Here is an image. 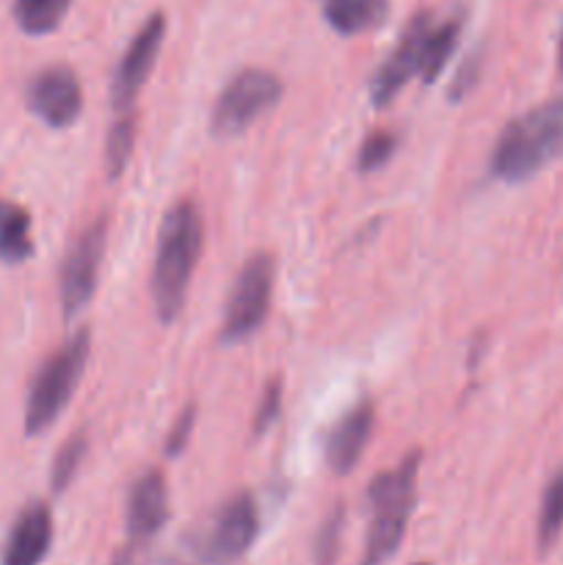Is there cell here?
I'll return each instance as SVG.
<instances>
[{
  "mask_svg": "<svg viewBox=\"0 0 563 565\" xmlns=\"http://www.w3.org/2000/svg\"><path fill=\"white\" fill-rule=\"evenodd\" d=\"M202 241L204 224L196 204L191 199H180L177 204H171L160 224L152 279H149L160 323H171L180 318L199 254H202Z\"/></svg>",
  "mask_w": 563,
  "mask_h": 565,
  "instance_id": "cell-1",
  "label": "cell"
},
{
  "mask_svg": "<svg viewBox=\"0 0 563 565\" xmlns=\"http://www.w3.org/2000/svg\"><path fill=\"white\" fill-rule=\"evenodd\" d=\"M563 158V97L535 105L502 127L491 149V174L508 185L533 180L539 171Z\"/></svg>",
  "mask_w": 563,
  "mask_h": 565,
  "instance_id": "cell-2",
  "label": "cell"
},
{
  "mask_svg": "<svg viewBox=\"0 0 563 565\" xmlns=\"http://www.w3.org/2000/svg\"><path fill=\"white\" fill-rule=\"evenodd\" d=\"M419 452H408L395 469L375 475L368 486V502L373 508V522L368 530L362 565H381L401 546L408 516L417 505Z\"/></svg>",
  "mask_w": 563,
  "mask_h": 565,
  "instance_id": "cell-3",
  "label": "cell"
},
{
  "mask_svg": "<svg viewBox=\"0 0 563 565\" xmlns=\"http://www.w3.org/2000/svg\"><path fill=\"white\" fill-rule=\"evenodd\" d=\"M92 331L81 329L39 364L25 401V434L39 436L61 417L86 373Z\"/></svg>",
  "mask_w": 563,
  "mask_h": 565,
  "instance_id": "cell-4",
  "label": "cell"
},
{
  "mask_svg": "<svg viewBox=\"0 0 563 565\" xmlns=\"http://www.w3.org/2000/svg\"><path fill=\"white\" fill-rule=\"evenodd\" d=\"M259 533L257 502L248 491L230 497L215 508L204 527L193 535L191 546L196 557L208 565H232L241 561Z\"/></svg>",
  "mask_w": 563,
  "mask_h": 565,
  "instance_id": "cell-5",
  "label": "cell"
},
{
  "mask_svg": "<svg viewBox=\"0 0 563 565\" xmlns=\"http://www.w3.org/2000/svg\"><path fill=\"white\" fill-rule=\"evenodd\" d=\"M282 94H285V86L274 72L257 70V66L241 70L237 75H232V81L215 99L210 130L219 138L241 136L279 103Z\"/></svg>",
  "mask_w": 563,
  "mask_h": 565,
  "instance_id": "cell-6",
  "label": "cell"
},
{
  "mask_svg": "<svg viewBox=\"0 0 563 565\" xmlns=\"http://www.w3.org/2000/svg\"><path fill=\"white\" fill-rule=\"evenodd\" d=\"M276 263L270 254L259 252L243 263L237 270L235 285L224 309V326H221V342H243L263 329L274 296Z\"/></svg>",
  "mask_w": 563,
  "mask_h": 565,
  "instance_id": "cell-7",
  "label": "cell"
},
{
  "mask_svg": "<svg viewBox=\"0 0 563 565\" xmlns=\"http://www.w3.org/2000/svg\"><path fill=\"white\" fill-rule=\"evenodd\" d=\"M105 246H108V221L97 218L77 235V241L66 252L59 274L61 309L66 320L77 318L94 298Z\"/></svg>",
  "mask_w": 563,
  "mask_h": 565,
  "instance_id": "cell-8",
  "label": "cell"
},
{
  "mask_svg": "<svg viewBox=\"0 0 563 565\" xmlns=\"http://www.w3.org/2000/svg\"><path fill=\"white\" fill-rule=\"evenodd\" d=\"M28 110L53 130L72 127L83 114V86L72 66L53 64L39 70L25 88Z\"/></svg>",
  "mask_w": 563,
  "mask_h": 565,
  "instance_id": "cell-9",
  "label": "cell"
},
{
  "mask_svg": "<svg viewBox=\"0 0 563 565\" xmlns=\"http://www.w3.org/2000/svg\"><path fill=\"white\" fill-rule=\"evenodd\" d=\"M166 36V17L160 11H155L138 33L132 36V42L127 44L125 55H121L119 66L114 72V86H110V99H114V108L119 114H130L132 105H136L138 92L147 83L149 72L155 70V61H158L160 44Z\"/></svg>",
  "mask_w": 563,
  "mask_h": 565,
  "instance_id": "cell-10",
  "label": "cell"
},
{
  "mask_svg": "<svg viewBox=\"0 0 563 565\" xmlns=\"http://www.w3.org/2000/svg\"><path fill=\"white\" fill-rule=\"evenodd\" d=\"M431 25H434V20L425 11L414 17L406 25V31H403L397 47L390 53V58L379 66V72L370 81V99H373L375 108L390 105L414 75H423L425 44H428Z\"/></svg>",
  "mask_w": 563,
  "mask_h": 565,
  "instance_id": "cell-11",
  "label": "cell"
},
{
  "mask_svg": "<svg viewBox=\"0 0 563 565\" xmlns=\"http://www.w3.org/2000/svg\"><path fill=\"white\" fill-rule=\"evenodd\" d=\"M169 522V489L158 469H147L138 475L127 494V544L141 552L147 541H152Z\"/></svg>",
  "mask_w": 563,
  "mask_h": 565,
  "instance_id": "cell-12",
  "label": "cell"
},
{
  "mask_svg": "<svg viewBox=\"0 0 563 565\" xmlns=\"http://www.w3.org/2000/svg\"><path fill=\"white\" fill-rule=\"evenodd\" d=\"M375 428V406L370 401L357 403L348 408L340 419L329 428L323 441L326 463L334 475H348L362 461Z\"/></svg>",
  "mask_w": 563,
  "mask_h": 565,
  "instance_id": "cell-13",
  "label": "cell"
},
{
  "mask_svg": "<svg viewBox=\"0 0 563 565\" xmlns=\"http://www.w3.org/2000/svg\"><path fill=\"white\" fill-rule=\"evenodd\" d=\"M53 546V513L44 502H31L20 511L3 544V565H42Z\"/></svg>",
  "mask_w": 563,
  "mask_h": 565,
  "instance_id": "cell-14",
  "label": "cell"
},
{
  "mask_svg": "<svg viewBox=\"0 0 563 565\" xmlns=\"http://www.w3.org/2000/svg\"><path fill=\"white\" fill-rule=\"evenodd\" d=\"M386 11H390L386 0H326L323 3L326 22L342 36H357L370 28H379Z\"/></svg>",
  "mask_w": 563,
  "mask_h": 565,
  "instance_id": "cell-15",
  "label": "cell"
},
{
  "mask_svg": "<svg viewBox=\"0 0 563 565\" xmlns=\"http://www.w3.org/2000/svg\"><path fill=\"white\" fill-rule=\"evenodd\" d=\"M31 254V215L22 204L0 199V263H25Z\"/></svg>",
  "mask_w": 563,
  "mask_h": 565,
  "instance_id": "cell-16",
  "label": "cell"
},
{
  "mask_svg": "<svg viewBox=\"0 0 563 565\" xmlns=\"http://www.w3.org/2000/svg\"><path fill=\"white\" fill-rule=\"evenodd\" d=\"M72 0H14V20L28 36H47L59 31Z\"/></svg>",
  "mask_w": 563,
  "mask_h": 565,
  "instance_id": "cell-17",
  "label": "cell"
},
{
  "mask_svg": "<svg viewBox=\"0 0 563 565\" xmlns=\"http://www.w3.org/2000/svg\"><path fill=\"white\" fill-rule=\"evenodd\" d=\"M563 533V467L546 483L544 494H541L539 508V524H535V541H539V552L552 550Z\"/></svg>",
  "mask_w": 563,
  "mask_h": 565,
  "instance_id": "cell-18",
  "label": "cell"
},
{
  "mask_svg": "<svg viewBox=\"0 0 563 565\" xmlns=\"http://www.w3.org/2000/svg\"><path fill=\"white\" fill-rule=\"evenodd\" d=\"M458 36H461V17H450L431 25L428 44H425V64H423V81L434 83L442 75V70L450 61L453 50H456Z\"/></svg>",
  "mask_w": 563,
  "mask_h": 565,
  "instance_id": "cell-19",
  "label": "cell"
},
{
  "mask_svg": "<svg viewBox=\"0 0 563 565\" xmlns=\"http://www.w3.org/2000/svg\"><path fill=\"white\" fill-rule=\"evenodd\" d=\"M132 147H136V116L130 110V114H119L105 138V169H108L110 180H119L121 171L127 169Z\"/></svg>",
  "mask_w": 563,
  "mask_h": 565,
  "instance_id": "cell-20",
  "label": "cell"
},
{
  "mask_svg": "<svg viewBox=\"0 0 563 565\" xmlns=\"http://www.w3.org/2000/svg\"><path fill=\"white\" fill-rule=\"evenodd\" d=\"M86 452H88L86 434H72L70 439L59 447V452H55L53 458V467H50V489H53L55 494H64V491L70 489L77 469H81L83 458H86Z\"/></svg>",
  "mask_w": 563,
  "mask_h": 565,
  "instance_id": "cell-21",
  "label": "cell"
},
{
  "mask_svg": "<svg viewBox=\"0 0 563 565\" xmlns=\"http://www.w3.org/2000/svg\"><path fill=\"white\" fill-rule=\"evenodd\" d=\"M342 527H346V511L342 505H337L329 516L320 524L318 535H315L312 544V557L318 565H334L337 555H340L342 544Z\"/></svg>",
  "mask_w": 563,
  "mask_h": 565,
  "instance_id": "cell-22",
  "label": "cell"
},
{
  "mask_svg": "<svg viewBox=\"0 0 563 565\" xmlns=\"http://www.w3.org/2000/svg\"><path fill=\"white\" fill-rule=\"evenodd\" d=\"M397 149V136L392 130H373L368 132V138L359 147L357 166L362 174H370V171H379L381 166H386L392 160Z\"/></svg>",
  "mask_w": 563,
  "mask_h": 565,
  "instance_id": "cell-23",
  "label": "cell"
},
{
  "mask_svg": "<svg viewBox=\"0 0 563 565\" xmlns=\"http://www.w3.org/2000/svg\"><path fill=\"white\" fill-rule=\"evenodd\" d=\"M279 414H282V381L270 379L268 384H265L263 397H259L257 414H254V425H252L254 436H263L265 430L279 419Z\"/></svg>",
  "mask_w": 563,
  "mask_h": 565,
  "instance_id": "cell-24",
  "label": "cell"
},
{
  "mask_svg": "<svg viewBox=\"0 0 563 565\" xmlns=\"http://www.w3.org/2000/svg\"><path fill=\"white\" fill-rule=\"evenodd\" d=\"M193 428H196V406H185L180 417L174 419V425L169 428V436H166V445H163L166 458L182 456V450H185L188 441H191Z\"/></svg>",
  "mask_w": 563,
  "mask_h": 565,
  "instance_id": "cell-25",
  "label": "cell"
},
{
  "mask_svg": "<svg viewBox=\"0 0 563 565\" xmlns=\"http://www.w3.org/2000/svg\"><path fill=\"white\" fill-rule=\"evenodd\" d=\"M480 66H484V58H480L478 53H472L461 66H458V72L453 75L450 92H447L450 103H461L464 97H469V92L480 83Z\"/></svg>",
  "mask_w": 563,
  "mask_h": 565,
  "instance_id": "cell-26",
  "label": "cell"
},
{
  "mask_svg": "<svg viewBox=\"0 0 563 565\" xmlns=\"http://www.w3.org/2000/svg\"><path fill=\"white\" fill-rule=\"evenodd\" d=\"M557 70H561L563 75V36H561V47H557Z\"/></svg>",
  "mask_w": 563,
  "mask_h": 565,
  "instance_id": "cell-27",
  "label": "cell"
},
{
  "mask_svg": "<svg viewBox=\"0 0 563 565\" xmlns=\"http://www.w3.org/2000/svg\"><path fill=\"white\" fill-rule=\"evenodd\" d=\"M414 565H431V563H414Z\"/></svg>",
  "mask_w": 563,
  "mask_h": 565,
  "instance_id": "cell-28",
  "label": "cell"
}]
</instances>
